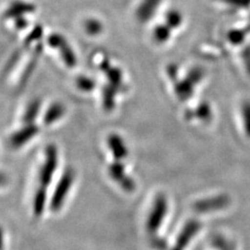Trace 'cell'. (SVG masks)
Masks as SVG:
<instances>
[{
	"mask_svg": "<svg viewBox=\"0 0 250 250\" xmlns=\"http://www.w3.org/2000/svg\"><path fill=\"white\" fill-rule=\"evenodd\" d=\"M245 36H246V32L243 30H232L229 33L228 38L232 44L237 45L243 42Z\"/></svg>",
	"mask_w": 250,
	"mask_h": 250,
	"instance_id": "e0dca14e",
	"label": "cell"
},
{
	"mask_svg": "<svg viewBox=\"0 0 250 250\" xmlns=\"http://www.w3.org/2000/svg\"><path fill=\"white\" fill-rule=\"evenodd\" d=\"M168 211V201L164 195H159L154 200L151 211L148 215L146 228L150 233L157 232L161 228Z\"/></svg>",
	"mask_w": 250,
	"mask_h": 250,
	"instance_id": "6da1fadb",
	"label": "cell"
},
{
	"mask_svg": "<svg viewBox=\"0 0 250 250\" xmlns=\"http://www.w3.org/2000/svg\"><path fill=\"white\" fill-rule=\"evenodd\" d=\"M163 0H141L135 10V17L141 23L150 21L157 14Z\"/></svg>",
	"mask_w": 250,
	"mask_h": 250,
	"instance_id": "277c9868",
	"label": "cell"
},
{
	"mask_svg": "<svg viewBox=\"0 0 250 250\" xmlns=\"http://www.w3.org/2000/svg\"><path fill=\"white\" fill-rule=\"evenodd\" d=\"M225 3L226 5H229L232 8H248L250 5V0H216Z\"/></svg>",
	"mask_w": 250,
	"mask_h": 250,
	"instance_id": "d6986e66",
	"label": "cell"
},
{
	"mask_svg": "<svg viewBox=\"0 0 250 250\" xmlns=\"http://www.w3.org/2000/svg\"><path fill=\"white\" fill-rule=\"evenodd\" d=\"M119 185L125 191L129 192V193L134 191L135 188H136V185H135L133 178H131L130 176H127V175L119 183Z\"/></svg>",
	"mask_w": 250,
	"mask_h": 250,
	"instance_id": "ac0fdd59",
	"label": "cell"
},
{
	"mask_svg": "<svg viewBox=\"0 0 250 250\" xmlns=\"http://www.w3.org/2000/svg\"><path fill=\"white\" fill-rule=\"evenodd\" d=\"M107 146L116 161H123L128 155V149L124 139L117 134L108 135Z\"/></svg>",
	"mask_w": 250,
	"mask_h": 250,
	"instance_id": "52a82bcc",
	"label": "cell"
},
{
	"mask_svg": "<svg viewBox=\"0 0 250 250\" xmlns=\"http://www.w3.org/2000/svg\"><path fill=\"white\" fill-rule=\"evenodd\" d=\"M108 173L112 180L119 184L126 176L125 165L122 164L120 161H117L108 167Z\"/></svg>",
	"mask_w": 250,
	"mask_h": 250,
	"instance_id": "4fadbf2b",
	"label": "cell"
},
{
	"mask_svg": "<svg viewBox=\"0 0 250 250\" xmlns=\"http://www.w3.org/2000/svg\"><path fill=\"white\" fill-rule=\"evenodd\" d=\"M242 114L247 133L250 135V102H245L242 106Z\"/></svg>",
	"mask_w": 250,
	"mask_h": 250,
	"instance_id": "2e32d148",
	"label": "cell"
},
{
	"mask_svg": "<svg viewBox=\"0 0 250 250\" xmlns=\"http://www.w3.org/2000/svg\"><path fill=\"white\" fill-rule=\"evenodd\" d=\"M171 31L172 29L170 26H168L165 22L156 25V27L153 29L154 41L159 45L166 44L171 37Z\"/></svg>",
	"mask_w": 250,
	"mask_h": 250,
	"instance_id": "9c48e42d",
	"label": "cell"
},
{
	"mask_svg": "<svg viewBox=\"0 0 250 250\" xmlns=\"http://www.w3.org/2000/svg\"><path fill=\"white\" fill-rule=\"evenodd\" d=\"M152 246L158 250H166V248H168V245L167 243L165 242V240L161 239V238H156V239H153L152 242Z\"/></svg>",
	"mask_w": 250,
	"mask_h": 250,
	"instance_id": "ffe728a7",
	"label": "cell"
},
{
	"mask_svg": "<svg viewBox=\"0 0 250 250\" xmlns=\"http://www.w3.org/2000/svg\"><path fill=\"white\" fill-rule=\"evenodd\" d=\"M42 170V181L45 185H48L53 176L54 170L58 164V153L54 146H50L46 151V159Z\"/></svg>",
	"mask_w": 250,
	"mask_h": 250,
	"instance_id": "ba28073f",
	"label": "cell"
},
{
	"mask_svg": "<svg viewBox=\"0 0 250 250\" xmlns=\"http://www.w3.org/2000/svg\"><path fill=\"white\" fill-rule=\"evenodd\" d=\"M227 204V197H217L198 200L194 204L195 210L199 213L210 212L212 210L220 209Z\"/></svg>",
	"mask_w": 250,
	"mask_h": 250,
	"instance_id": "8992f818",
	"label": "cell"
},
{
	"mask_svg": "<svg viewBox=\"0 0 250 250\" xmlns=\"http://www.w3.org/2000/svg\"><path fill=\"white\" fill-rule=\"evenodd\" d=\"M84 30L89 36H99L103 31V24L97 19H89L84 22Z\"/></svg>",
	"mask_w": 250,
	"mask_h": 250,
	"instance_id": "5bb4252c",
	"label": "cell"
},
{
	"mask_svg": "<svg viewBox=\"0 0 250 250\" xmlns=\"http://www.w3.org/2000/svg\"><path fill=\"white\" fill-rule=\"evenodd\" d=\"M201 227V224L197 221H190L185 225L182 232L179 234L175 247L171 250H185L188 244L193 239V237L197 234Z\"/></svg>",
	"mask_w": 250,
	"mask_h": 250,
	"instance_id": "5b68a950",
	"label": "cell"
},
{
	"mask_svg": "<svg viewBox=\"0 0 250 250\" xmlns=\"http://www.w3.org/2000/svg\"><path fill=\"white\" fill-rule=\"evenodd\" d=\"M243 60H244V62H245V66L248 70V72L250 74V47H247L244 51H243Z\"/></svg>",
	"mask_w": 250,
	"mask_h": 250,
	"instance_id": "44dd1931",
	"label": "cell"
},
{
	"mask_svg": "<svg viewBox=\"0 0 250 250\" xmlns=\"http://www.w3.org/2000/svg\"><path fill=\"white\" fill-rule=\"evenodd\" d=\"M48 44L55 49L59 50V52L62 58L63 62L68 67L73 68L76 66L77 64L76 55L72 50V46L62 36H61L60 34L51 35L48 38Z\"/></svg>",
	"mask_w": 250,
	"mask_h": 250,
	"instance_id": "7a4b0ae2",
	"label": "cell"
},
{
	"mask_svg": "<svg viewBox=\"0 0 250 250\" xmlns=\"http://www.w3.org/2000/svg\"><path fill=\"white\" fill-rule=\"evenodd\" d=\"M211 116H212V109L207 102L200 103L195 111L190 110L189 112H187V117L190 120L195 117L201 121L206 122V121H209Z\"/></svg>",
	"mask_w": 250,
	"mask_h": 250,
	"instance_id": "30bf717a",
	"label": "cell"
},
{
	"mask_svg": "<svg viewBox=\"0 0 250 250\" xmlns=\"http://www.w3.org/2000/svg\"><path fill=\"white\" fill-rule=\"evenodd\" d=\"M164 19H165V23L170 26L172 30L178 29L180 27L182 26L183 22H184V17L182 12L178 10V9H169L165 15H164Z\"/></svg>",
	"mask_w": 250,
	"mask_h": 250,
	"instance_id": "8fae6325",
	"label": "cell"
},
{
	"mask_svg": "<svg viewBox=\"0 0 250 250\" xmlns=\"http://www.w3.org/2000/svg\"><path fill=\"white\" fill-rule=\"evenodd\" d=\"M74 181V172L72 170H66L64 172L60 183L57 187V190L54 193L52 198V208L54 209H59L62 206L64 199L67 197L70 188H72Z\"/></svg>",
	"mask_w": 250,
	"mask_h": 250,
	"instance_id": "3957f363",
	"label": "cell"
},
{
	"mask_svg": "<svg viewBox=\"0 0 250 250\" xmlns=\"http://www.w3.org/2000/svg\"><path fill=\"white\" fill-rule=\"evenodd\" d=\"M65 113V107L60 103H55L49 107L45 113V122L46 125H51L60 120Z\"/></svg>",
	"mask_w": 250,
	"mask_h": 250,
	"instance_id": "7c38bea8",
	"label": "cell"
},
{
	"mask_svg": "<svg viewBox=\"0 0 250 250\" xmlns=\"http://www.w3.org/2000/svg\"><path fill=\"white\" fill-rule=\"evenodd\" d=\"M76 84H77L78 88H80L82 91L89 92L91 90L95 88L96 82L94 79L87 77V76H80L77 78Z\"/></svg>",
	"mask_w": 250,
	"mask_h": 250,
	"instance_id": "9a60e30c",
	"label": "cell"
}]
</instances>
